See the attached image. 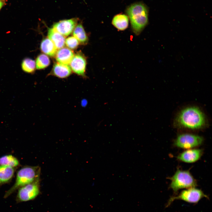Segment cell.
I'll return each instance as SVG.
<instances>
[{
  "label": "cell",
  "instance_id": "cell-12",
  "mask_svg": "<svg viewBox=\"0 0 212 212\" xmlns=\"http://www.w3.org/2000/svg\"><path fill=\"white\" fill-rule=\"evenodd\" d=\"M74 54L72 51L66 47H63L57 51L55 57L57 62L60 64L68 65Z\"/></svg>",
  "mask_w": 212,
  "mask_h": 212
},
{
  "label": "cell",
  "instance_id": "cell-16",
  "mask_svg": "<svg viewBox=\"0 0 212 212\" xmlns=\"http://www.w3.org/2000/svg\"><path fill=\"white\" fill-rule=\"evenodd\" d=\"M41 51L44 54L51 57H55L57 49L52 42L48 38L43 39L40 46Z\"/></svg>",
  "mask_w": 212,
  "mask_h": 212
},
{
  "label": "cell",
  "instance_id": "cell-10",
  "mask_svg": "<svg viewBox=\"0 0 212 212\" xmlns=\"http://www.w3.org/2000/svg\"><path fill=\"white\" fill-rule=\"evenodd\" d=\"M203 154V151L199 149H190L186 150L177 156L179 160L186 163H194L199 160Z\"/></svg>",
  "mask_w": 212,
  "mask_h": 212
},
{
  "label": "cell",
  "instance_id": "cell-18",
  "mask_svg": "<svg viewBox=\"0 0 212 212\" xmlns=\"http://www.w3.org/2000/svg\"><path fill=\"white\" fill-rule=\"evenodd\" d=\"M19 165V160L11 155H6L0 157V165L16 168Z\"/></svg>",
  "mask_w": 212,
  "mask_h": 212
},
{
  "label": "cell",
  "instance_id": "cell-13",
  "mask_svg": "<svg viewBox=\"0 0 212 212\" xmlns=\"http://www.w3.org/2000/svg\"><path fill=\"white\" fill-rule=\"evenodd\" d=\"M16 168L0 165V186L11 181L14 177Z\"/></svg>",
  "mask_w": 212,
  "mask_h": 212
},
{
  "label": "cell",
  "instance_id": "cell-4",
  "mask_svg": "<svg viewBox=\"0 0 212 212\" xmlns=\"http://www.w3.org/2000/svg\"><path fill=\"white\" fill-rule=\"evenodd\" d=\"M170 188L176 193L179 190L195 187L197 183L188 170L178 169L170 178Z\"/></svg>",
  "mask_w": 212,
  "mask_h": 212
},
{
  "label": "cell",
  "instance_id": "cell-17",
  "mask_svg": "<svg viewBox=\"0 0 212 212\" xmlns=\"http://www.w3.org/2000/svg\"><path fill=\"white\" fill-rule=\"evenodd\" d=\"M73 35L78 41L82 45L87 44L88 38L81 23L76 26L73 30Z\"/></svg>",
  "mask_w": 212,
  "mask_h": 212
},
{
  "label": "cell",
  "instance_id": "cell-14",
  "mask_svg": "<svg viewBox=\"0 0 212 212\" xmlns=\"http://www.w3.org/2000/svg\"><path fill=\"white\" fill-rule=\"evenodd\" d=\"M48 36L57 49H60L64 46L65 41V37L53 28L48 29Z\"/></svg>",
  "mask_w": 212,
  "mask_h": 212
},
{
  "label": "cell",
  "instance_id": "cell-22",
  "mask_svg": "<svg viewBox=\"0 0 212 212\" xmlns=\"http://www.w3.org/2000/svg\"><path fill=\"white\" fill-rule=\"evenodd\" d=\"M4 5V2H3V1L1 0H0V11L2 9V7H3Z\"/></svg>",
  "mask_w": 212,
  "mask_h": 212
},
{
  "label": "cell",
  "instance_id": "cell-20",
  "mask_svg": "<svg viewBox=\"0 0 212 212\" xmlns=\"http://www.w3.org/2000/svg\"><path fill=\"white\" fill-rule=\"evenodd\" d=\"M50 63V60L48 56L44 54H40L36 59V68L38 69H43L48 66Z\"/></svg>",
  "mask_w": 212,
  "mask_h": 212
},
{
  "label": "cell",
  "instance_id": "cell-23",
  "mask_svg": "<svg viewBox=\"0 0 212 212\" xmlns=\"http://www.w3.org/2000/svg\"><path fill=\"white\" fill-rule=\"evenodd\" d=\"M1 0V1H5V0Z\"/></svg>",
  "mask_w": 212,
  "mask_h": 212
},
{
  "label": "cell",
  "instance_id": "cell-9",
  "mask_svg": "<svg viewBox=\"0 0 212 212\" xmlns=\"http://www.w3.org/2000/svg\"><path fill=\"white\" fill-rule=\"evenodd\" d=\"M86 64L85 57L81 52H79L74 55L69 64L71 70L74 73L85 77Z\"/></svg>",
  "mask_w": 212,
  "mask_h": 212
},
{
  "label": "cell",
  "instance_id": "cell-21",
  "mask_svg": "<svg viewBox=\"0 0 212 212\" xmlns=\"http://www.w3.org/2000/svg\"><path fill=\"white\" fill-rule=\"evenodd\" d=\"M79 42L74 36L69 37L65 40V44L67 47L71 49H74L77 48Z\"/></svg>",
  "mask_w": 212,
  "mask_h": 212
},
{
  "label": "cell",
  "instance_id": "cell-8",
  "mask_svg": "<svg viewBox=\"0 0 212 212\" xmlns=\"http://www.w3.org/2000/svg\"><path fill=\"white\" fill-rule=\"evenodd\" d=\"M79 20L77 18L62 20L54 23L52 27L63 36H67L73 31Z\"/></svg>",
  "mask_w": 212,
  "mask_h": 212
},
{
  "label": "cell",
  "instance_id": "cell-11",
  "mask_svg": "<svg viewBox=\"0 0 212 212\" xmlns=\"http://www.w3.org/2000/svg\"><path fill=\"white\" fill-rule=\"evenodd\" d=\"M71 73L72 70L69 65L57 62L54 64L49 74L59 78H64L68 77Z\"/></svg>",
  "mask_w": 212,
  "mask_h": 212
},
{
  "label": "cell",
  "instance_id": "cell-19",
  "mask_svg": "<svg viewBox=\"0 0 212 212\" xmlns=\"http://www.w3.org/2000/svg\"><path fill=\"white\" fill-rule=\"evenodd\" d=\"M21 67L24 72L28 73H33L36 69L35 62L30 58L26 57L22 61Z\"/></svg>",
  "mask_w": 212,
  "mask_h": 212
},
{
  "label": "cell",
  "instance_id": "cell-3",
  "mask_svg": "<svg viewBox=\"0 0 212 212\" xmlns=\"http://www.w3.org/2000/svg\"><path fill=\"white\" fill-rule=\"evenodd\" d=\"M40 168L39 166H25L17 172L14 185L5 193L4 198L8 197L16 190L25 185L40 180Z\"/></svg>",
  "mask_w": 212,
  "mask_h": 212
},
{
  "label": "cell",
  "instance_id": "cell-6",
  "mask_svg": "<svg viewBox=\"0 0 212 212\" xmlns=\"http://www.w3.org/2000/svg\"><path fill=\"white\" fill-rule=\"evenodd\" d=\"M204 139L203 137L193 134L184 133L178 135L174 142L175 146L183 149H191L201 145Z\"/></svg>",
  "mask_w": 212,
  "mask_h": 212
},
{
  "label": "cell",
  "instance_id": "cell-15",
  "mask_svg": "<svg viewBox=\"0 0 212 212\" xmlns=\"http://www.w3.org/2000/svg\"><path fill=\"white\" fill-rule=\"evenodd\" d=\"M112 25L119 30L123 31L128 27L129 18L127 15L119 14L115 16L112 20Z\"/></svg>",
  "mask_w": 212,
  "mask_h": 212
},
{
  "label": "cell",
  "instance_id": "cell-7",
  "mask_svg": "<svg viewBox=\"0 0 212 212\" xmlns=\"http://www.w3.org/2000/svg\"><path fill=\"white\" fill-rule=\"evenodd\" d=\"M40 180L19 188L16 197L17 202H25L35 198L39 193Z\"/></svg>",
  "mask_w": 212,
  "mask_h": 212
},
{
  "label": "cell",
  "instance_id": "cell-2",
  "mask_svg": "<svg viewBox=\"0 0 212 212\" xmlns=\"http://www.w3.org/2000/svg\"><path fill=\"white\" fill-rule=\"evenodd\" d=\"M125 12L130 19L133 32L139 35L148 23V7L143 3L136 2L128 6Z\"/></svg>",
  "mask_w": 212,
  "mask_h": 212
},
{
  "label": "cell",
  "instance_id": "cell-1",
  "mask_svg": "<svg viewBox=\"0 0 212 212\" xmlns=\"http://www.w3.org/2000/svg\"><path fill=\"white\" fill-rule=\"evenodd\" d=\"M206 124L204 113L196 106H189L182 109L177 114L174 121L175 127L191 130L202 129Z\"/></svg>",
  "mask_w": 212,
  "mask_h": 212
},
{
  "label": "cell",
  "instance_id": "cell-5",
  "mask_svg": "<svg viewBox=\"0 0 212 212\" xmlns=\"http://www.w3.org/2000/svg\"><path fill=\"white\" fill-rule=\"evenodd\" d=\"M203 198H208V196L201 190L195 187L188 188L181 191L177 196L171 197L166 205V207L170 206L176 200H181L188 203L196 204Z\"/></svg>",
  "mask_w": 212,
  "mask_h": 212
}]
</instances>
